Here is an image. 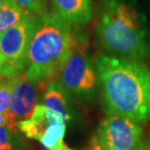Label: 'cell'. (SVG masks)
I'll list each match as a JSON object with an SVG mask.
<instances>
[{
    "label": "cell",
    "mask_w": 150,
    "mask_h": 150,
    "mask_svg": "<svg viewBox=\"0 0 150 150\" xmlns=\"http://www.w3.org/2000/svg\"><path fill=\"white\" fill-rule=\"evenodd\" d=\"M96 69L106 115L150 121V69L142 62L100 54Z\"/></svg>",
    "instance_id": "1"
},
{
    "label": "cell",
    "mask_w": 150,
    "mask_h": 150,
    "mask_svg": "<svg viewBox=\"0 0 150 150\" xmlns=\"http://www.w3.org/2000/svg\"><path fill=\"white\" fill-rule=\"evenodd\" d=\"M98 43L111 56L142 62L150 58V29L133 0H108L96 25Z\"/></svg>",
    "instance_id": "2"
},
{
    "label": "cell",
    "mask_w": 150,
    "mask_h": 150,
    "mask_svg": "<svg viewBox=\"0 0 150 150\" xmlns=\"http://www.w3.org/2000/svg\"><path fill=\"white\" fill-rule=\"evenodd\" d=\"M80 39L70 23L54 13L41 18L29 45L25 73L33 83H44L58 76Z\"/></svg>",
    "instance_id": "3"
},
{
    "label": "cell",
    "mask_w": 150,
    "mask_h": 150,
    "mask_svg": "<svg viewBox=\"0 0 150 150\" xmlns=\"http://www.w3.org/2000/svg\"><path fill=\"white\" fill-rule=\"evenodd\" d=\"M58 83L69 95L80 100L95 96L98 84L97 70L87 53L86 45L79 41L58 75Z\"/></svg>",
    "instance_id": "4"
},
{
    "label": "cell",
    "mask_w": 150,
    "mask_h": 150,
    "mask_svg": "<svg viewBox=\"0 0 150 150\" xmlns=\"http://www.w3.org/2000/svg\"><path fill=\"white\" fill-rule=\"evenodd\" d=\"M67 122L62 113L39 103L30 118L20 122L18 128L48 150H73L64 142Z\"/></svg>",
    "instance_id": "5"
},
{
    "label": "cell",
    "mask_w": 150,
    "mask_h": 150,
    "mask_svg": "<svg viewBox=\"0 0 150 150\" xmlns=\"http://www.w3.org/2000/svg\"><path fill=\"white\" fill-rule=\"evenodd\" d=\"M140 124L127 117L107 115L94 137L101 150H131L142 142Z\"/></svg>",
    "instance_id": "6"
},
{
    "label": "cell",
    "mask_w": 150,
    "mask_h": 150,
    "mask_svg": "<svg viewBox=\"0 0 150 150\" xmlns=\"http://www.w3.org/2000/svg\"><path fill=\"white\" fill-rule=\"evenodd\" d=\"M41 18L28 16L13 28L0 34V53L18 73L25 71L29 45Z\"/></svg>",
    "instance_id": "7"
},
{
    "label": "cell",
    "mask_w": 150,
    "mask_h": 150,
    "mask_svg": "<svg viewBox=\"0 0 150 150\" xmlns=\"http://www.w3.org/2000/svg\"><path fill=\"white\" fill-rule=\"evenodd\" d=\"M12 98L8 111V128L12 132H16L20 122L31 117L35 107L39 103L38 90L41 87H48L44 83H33L26 77L25 71L11 76Z\"/></svg>",
    "instance_id": "8"
},
{
    "label": "cell",
    "mask_w": 150,
    "mask_h": 150,
    "mask_svg": "<svg viewBox=\"0 0 150 150\" xmlns=\"http://www.w3.org/2000/svg\"><path fill=\"white\" fill-rule=\"evenodd\" d=\"M53 13L74 25H85L93 18L92 0H52Z\"/></svg>",
    "instance_id": "9"
},
{
    "label": "cell",
    "mask_w": 150,
    "mask_h": 150,
    "mask_svg": "<svg viewBox=\"0 0 150 150\" xmlns=\"http://www.w3.org/2000/svg\"><path fill=\"white\" fill-rule=\"evenodd\" d=\"M40 103L47 108L62 113L67 121H70L72 118L69 94L58 82L52 81L48 84Z\"/></svg>",
    "instance_id": "10"
},
{
    "label": "cell",
    "mask_w": 150,
    "mask_h": 150,
    "mask_svg": "<svg viewBox=\"0 0 150 150\" xmlns=\"http://www.w3.org/2000/svg\"><path fill=\"white\" fill-rule=\"evenodd\" d=\"M28 16L14 0H0V34L18 25Z\"/></svg>",
    "instance_id": "11"
},
{
    "label": "cell",
    "mask_w": 150,
    "mask_h": 150,
    "mask_svg": "<svg viewBox=\"0 0 150 150\" xmlns=\"http://www.w3.org/2000/svg\"><path fill=\"white\" fill-rule=\"evenodd\" d=\"M16 4L28 16L42 18L48 12L46 0H14Z\"/></svg>",
    "instance_id": "12"
},
{
    "label": "cell",
    "mask_w": 150,
    "mask_h": 150,
    "mask_svg": "<svg viewBox=\"0 0 150 150\" xmlns=\"http://www.w3.org/2000/svg\"><path fill=\"white\" fill-rule=\"evenodd\" d=\"M12 81L10 77L4 78L0 82V114L7 111L11 104L12 98Z\"/></svg>",
    "instance_id": "13"
},
{
    "label": "cell",
    "mask_w": 150,
    "mask_h": 150,
    "mask_svg": "<svg viewBox=\"0 0 150 150\" xmlns=\"http://www.w3.org/2000/svg\"><path fill=\"white\" fill-rule=\"evenodd\" d=\"M11 132L8 127L0 126V150H13Z\"/></svg>",
    "instance_id": "14"
},
{
    "label": "cell",
    "mask_w": 150,
    "mask_h": 150,
    "mask_svg": "<svg viewBox=\"0 0 150 150\" xmlns=\"http://www.w3.org/2000/svg\"><path fill=\"white\" fill-rule=\"evenodd\" d=\"M13 75H15L13 68L8 64L7 59L0 53V78H7Z\"/></svg>",
    "instance_id": "15"
},
{
    "label": "cell",
    "mask_w": 150,
    "mask_h": 150,
    "mask_svg": "<svg viewBox=\"0 0 150 150\" xmlns=\"http://www.w3.org/2000/svg\"><path fill=\"white\" fill-rule=\"evenodd\" d=\"M131 150H150V144L142 140L139 144L136 145L134 148H132Z\"/></svg>",
    "instance_id": "16"
},
{
    "label": "cell",
    "mask_w": 150,
    "mask_h": 150,
    "mask_svg": "<svg viewBox=\"0 0 150 150\" xmlns=\"http://www.w3.org/2000/svg\"><path fill=\"white\" fill-rule=\"evenodd\" d=\"M142 3H143V5L145 6L147 12L150 14V0H142Z\"/></svg>",
    "instance_id": "17"
}]
</instances>
